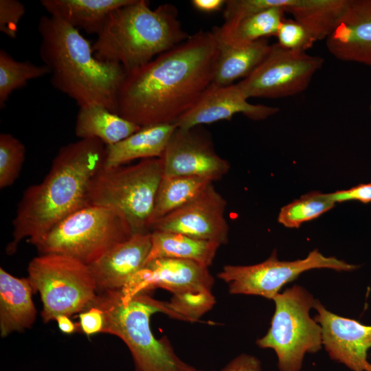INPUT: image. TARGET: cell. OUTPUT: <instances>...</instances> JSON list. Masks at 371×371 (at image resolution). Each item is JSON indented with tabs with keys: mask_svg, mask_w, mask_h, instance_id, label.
I'll return each mask as SVG.
<instances>
[{
	"mask_svg": "<svg viewBox=\"0 0 371 371\" xmlns=\"http://www.w3.org/2000/svg\"><path fill=\"white\" fill-rule=\"evenodd\" d=\"M217 57L212 31L190 36L126 72L117 91L116 114L141 127L175 124L212 83Z\"/></svg>",
	"mask_w": 371,
	"mask_h": 371,
	"instance_id": "6da1fadb",
	"label": "cell"
},
{
	"mask_svg": "<svg viewBox=\"0 0 371 371\" xmlns=\"http://www.w3.org/2000/svg\"><path fill=\"white\" fill-rule=\"evenodd\" d=\"M105 146L98 139H81L59 149L44 179L29 186L19 203L8 254L25 238L35 246L61 221L89 205V185L103 165Z\"/></svg>",
	"mask_w": 371,
	"mask_h": 371,
	"instance_id": "7a4b0ae2",
	"label": "cell"
},
{
	"mask_svg": "<svg viewBox=\"0 0 371 371\" xmlns=\"http://www.w3.org/2000/svg\"><path fill=\"white\" fill-rule=\"evenodd\" d=\"M39 54L50 71V82L79 107L99 104L116 113L117 95L126 71L120 64L103 61L92 45L63 20L43 15L38 21Z\"/></svg>",
	"mask_w": 371,
	"mask_h": 371,
	"instance_id": "3957f363",
	"label": "cell"
},
{
	"mask_svg": "<svg viewBox=\"0 0 371 371\" xmlns=\"http://www.w3.org/2000/svg\"><path fill=\"white\" fill-rule=\"evenodd\" d=\"M189 36L174 5L165 3L152 10L148 1L133 0L109 15L92 47L97 58L120 64L128 72Z\"/></svg>",
	"mask_w": 371,
	"mask_h": 371,
	"instance_id": "277c9868",
	"label": "cell"
},
{
	"mask_svg": "<svg viewBox=\"0 0 371 371\" xmlns=\"http://www.w3.org/2000/svg\"><path fill=\"white\" fill-rule=\"evenodd\" d=\"M90 306H97L104 314L102 333L115 335L126 344L135 371H197L177 356L166 337L158 339L152 333L153 314L159 312L174 317L168 302L146 293L128 296L117 290L97 293Z\"/></svg>",
	"mask_w": 371,
	"mask_h": 371,
	"instance_id": "5b68a950",
	"label": "cell"
},
{
	"mask_svg": "<svg viewBox=\"0 0 371 371\" xmlns=\"http://www.w3.org/2000/svg\"><path fill=\"white\" fill-rule=\"evenodd\" d=\"M162 176L161 158L142 159L133 165L115 168L102 166L89 185L87 203L116 212L133 234L150 232Z\"/></svg>",
	"mask_w": 371,
	"mask_h": 371,
	"instance_id": "8992f818",
	"label": "cell"
},
{
	"mask_svg": "<svg viewBox=\"0 0 371 371\" xmlns=\"http://www.w3.org/2000/svg\"><path fill=\"white\" fill-rule=\"evenodd\" d=\"M214 280L208 267L194 261L161 258L147 262L121 289L126 295L157 288L170 291L174 318L195 322L215 303Z\"/></svg>",
	"mask_w": 371,
	"mask_h": 371,
	"instance_id": "52a82bcc",
	"label": "cell"
},
{
	"mask_svg": "<svg viewBox=\"0 0 371 371\" xmlns=\"http://www.w3.org/2000/svg\"><path fill=\"white\" fill-rule=\"evenodd\" d=\"M133 234L114 210L87 205L61 221L35 247L40 254L64 255L89 265Z\"/></svg>",
	"mask_w": 371,
	"mask_h": 371,
	"instance_id": "ba28073f",
	"label": "cell"
},
{
	"mask_svg": "<svg viewBox=\"0 0 371 371\" xmlns=\"http://www.w3.org/2000/svg\"><path fill=\"white\" fill-rule=\"evenodd\" d=\"M272 300L276 308L271 326L256 344L275 351L280 371H300L305 355L319 351L322 346V327L309 313L316 300L298 285Z\"/></svg>",
	"mask_w": 371,
	"mask_h": 371,
	"instance_id": "9c48e42d",
	"label": "cell"
},
{
	"mask_svg": "<svg viewBox=\"0 0 371 371\" xmlns=\"http://www.w3.org/2000/svg\"><path fill=\"white\" fill-rule=\"evenodd\" d=\"M27 273L33 293L40 294L45 323L81 313L97 295L89 266L69 256L40 254L30 262Z\"/></svg>",
	"mask_w": 371,
	"mask_h": 371,
	"instance_id": "30bf717a",
	"label": "cell"
},
{
	"mask_svg": "<svg viewBox=\"0 0 371 371\" xmlns=\"http://www.w3.org/2000/svg\"><path fill=\"white\" fill-rule=\"evenodd\" d=\"M358 268L335 257H326L315 249L304 259L281 261L276 251L265 261L252 265H225L217 276L228 285L232 294L262 296L272 300L287 283L304 271L330 269L350 271Z\"/></svg>",
	"mask_w": 371,
	"mask_h": 371,
	"instance_id": "8fae6325",
	"label": "cell"
},
{
	"mask_svg": "<svg viewBox=\"0 0 371 371\" xmlns=\"http://www.w3.org/2000/svg\"><path fill=\"white\" fill-rule=\"evenodd\" d=\"M324 58L305 52L283 48L277 43L261 63L247 78L238 82L248 98H278L304 91Z\"/></svg>",
	"mask_w": 371,
	"mask_h": 371,
	"instance_id": "7c38bea8",
	"label": "cell"
},
{
	"mask_svg": "<svg viewBox=\"0 0 371 371\" xmlns=\"http://www.w3.org/2000/svg\"><path fill=\"white\" fill-rule=\"evenodd\" d=\"M226 204L212 183L192 201L155 221L150 232H175L220 245L226 244L229 234Z\"/></svg>",
	"mask_w": 371,
	"mask_h": 371,
	"instance_id": "4fadbf2b",
	"label": "cell"
},
{
	"mask_svg": "<svg viewBox=\"0 0 371 371\" xmlns=\"http://www.w3.org/2000/svg\"><path fill=\"white\" fill-rule=\"evenodd\" d=\"M196 127L177 128L163 156V175L196 176L217 181L227 173L229 163L217 155L212 142Z\"/></svg>",
	"mask_w": 371,
	"mask_h": 371,
	"instance_id": "5bb4252c",
	"label": "cell"
},
{
	"mask_svg": "<svg viewBox=\"0 0 371 371\" xmlns=\"http://www.w3.org/2000/svg\"><path fill=\"white\" fill-rule=\"evenodd\" d=\"M314 308V319L322 327V345L329 357L352 371H371L368 359L371 325L334 314L317 300Z\"/></svg>",
	"mask_w": 371,
	"mask_h": 371,
	"instance_id": "9a60e30c",
	"label": "cell"
},
{
	"mask_svg": "<svg viewBox=\"0 0 371 371\" xmlns=\"http://www.w3.org/2000/svg\"><path fill=\"white\" fill-rule=\"evenodd\" d=\"M238 83L227 86L211 84L196 103L175 123L178 128L189 129L201 124L230 120L242 113L253 120H261L279 111V108L248 102Z\"/></svg>",
	"mask_w": 371,
	"mask_h": 371,
	"instance_id": "2e32d148",
	"label": "cell"
},
{
	"mask_svg": "<svg viewBox=\"0 0 371 371\" xmlns=\"http://www.w3.org/2000/svg\"><path fill=\"white\" fill-rule=\"evenodd\" d=\"M150 247V232L134 234L88 265L97 293L121 290L145 265Z\"/></svg>",
	"mask_w": 371,
	"mask_h": 371,
	"instance_id": "e0dca14e",
	"label": "cell"
},
{
	"mask_svg": "<svg viewBox=\"0 0 371 371\" xmlns=\"http://www.w3.org/2000/svg\"><path fill=\"white\" fill-rule=\"evenodd\" d=\"M326 45L337 59L371 66V0H348Z\"/></svg>",
	"mask_w": 371,
	"mask_h": 371,
	"instance_id": "ac0fdd59",
	"label": "cell"
},
{
	"mask_svg": "<svg viewBox=\"0 0 371 371\" xmlns=\"http://www.w3.org/2000/svg\"><path fill=\"white\" fill-rule=\"evenodd\" d=\"M32 289L27 278H19L0 268V334L30 328L36 317Z\"/></svg>",
	"mask_w": 371,
	"mask_h": 371,
	"instance_id": "d6986e66",
	"label": "cell"
},
{
	"mask_svg": "<svg viewBox=\"0 0 371 371\" xmlns=\"http://www.w3.org/2000/svg\"><path fill=\"white\" fill-rule=\"evenodd\" d=\"M177 128L173 124L142 127L122 141L106 146L102 166L115 168L138 159L161 158Z\"/></svg>",
	"mask_w": 371,
	"mask_h": 371,
	"instance_id": "ffe728a7",
	"label": "cell"
},
{
	"mask_svg": "<svg viewBox=\"0 0 371 371\" xmlns=\"http://www.w3.org/2000/svg\"><path fill=\"white\" fill-rule=\"evenodd\" d=\"M215 38L218 57L212 84L218 86L231 85L238 79L247 78L265 59L271 48L267 38L234 45Z\"/></svg>",
	"mask_w": 371,
	"mask_h": 371,
	"instance_id": "44dd1931",
	"label": "cell"
},
{
	"mask_svg": "<svg viewBox=\"0 0 371 371\" xmlns=\"http://www.w3.org/2000/svg\"><path fill=\"white\" fill-rule=\"evenodd\" d=\"M133 0H41L49 15L59 18L76 29L98 34L109 15Z\"/></svg>",
	"mask_w": 371,
	"mask_h": 371,
	"instance_id": "7402d4cb",
	"label": "cell"
},
{
	"mask_svg": "<svg viewBox=\"0 0 371 371\" xmlns=\"http://www.w3.org/2000/svg\"><path fill=\"white\" fill-rule=\"evenodd\" d=\"M142 127L99 104L79 107L75 134L81 139H98L105 146L126 138Z\"/></svg>",
	"mask_w": 371,
	"mask_h": 371,
	"instance_id": "603a6c76",
	"label": "cell"
},
{
	"mask_svg": "<svg viewBox=\"0 0 371 371\" xmlns=\"http://www.w3.org/2000/svg\"><path fill=\"white\" fill-rule=\"evenodd\" d=\"M150 233L151 247L146 262L169 258L192 260L208 267L221 246L216 243L175 232L155 230Z\"/></svg>",
	"mask_w": 371,
	"mask_h": 371,
	"instance_id": "cb8c5ba5",
	"label": "cell"
},
{
	"mask_svg": "<svg viewBox=\"0 0 371 371\" xmlns=\"http://www.w3.org/2000/svg\"><path fill=\"white\" fill-rule=\"evenodd\" d=\"M347 3L348 0H287L284 10L317 41L330 34Z\"/></svg>",
	"mask_w": 371,
	"mask_h": 371,
	"instance_id": "d4e9b609",
	"label": "cell"
},
{
	"mask_svg": "<svg viewBox=\"0 0 371 371\" xmlns=\"http://www.w3.org/2000/svg\"><path fill=\"white\" fill-rule=\"evenodd\" d=\"M286 0H280L278 5L249 16L227 32L215 27L212 32L221 41L238 45L276 35L282 22L285 19L284 7Z\"/></svg>",
	"mask_w": 371,
	"mask_h": 371,
	"instance_id": "484cf974",
	"label": "cell"
},
{
	"mask_svg": "<svg viewBox=\"0 0 371 371\" xmlns=\"http://www.w3.org/2000/svg\"><path fill=\"white\" fill-rule=\"evenodd\" d=\"M214 181L196 176H162L156 194L151 225L197 196Z\"/></svg>",
	"mask_w": 371,
	"mask_h": 371,
	"instance_id": "4316f807",
	"label": "cell"
},
{
	"mask_svg": "<svg viewBox=\"0 0 371 371\" xmlns=\"http://www.w3.org/2000/svg\"><path fill=\"white\" fill-rule=\"evenodd\" d=\"M44 65H36L30 61H18L9 53L0 49V108L3 109L10 94L25 87L29 80L49 75Z\"/></svg>",
	"mask_w": 371,
	"mask_h": 371,
	"instance_id": "83f0119b",
	"label": "cell"
},
{
	"mask_svg": "<svg viewBox=\"0 0 371 371\" xmlns=\"http://www.w3.org/2000/svg\"><path fill=\"white\" fill-rule=\"evenodd\" d=\"M335 205L328 194L313 191L282 207L278 221L286 227L298 228L303 223L319 217Z\"/></svg>",
	"mask_w": 371,
	"mask_h": 371,
	"instance_id": "f1b7e54d",
	"label": "cell"
},
{
	"mask_svg": "<svg viewBox=\"0 0 371 371\" xmlns=\"http://www.w3.org/2000/svg\"><path fill=\"white\" fill-rule=\"evenodd\" d=\"M25 157L23 144L10 133L0 134V188L12 186L18 178Z\"/></svg>",
	"mask_w": 371,
	"mask_h": 371,
	"instance_id": "f546056e",
	"label": "cell"
},
{
	"mask_svg": "<svg viewBox=\"0 0 371 371\" xmlns=\"http://www.w3.org/2000/svg\"><path fill=\"white\" fill-rule=\"evenodd\" d=\"M276 36L279 45L293 51L306 52L316 42L302 25L291 19L282 22Z\"/></svg>",
	"mask_w": 371,
	"mask_h": 371,
	"instance_id": "4dcf8cb0",
	"label": "cell"
},
{
	"mask_svg": "<svg viewBox=\"0 0 371 371\" xmlns=\"http://www.w3.org/2000/svg\"><path fill=\"white\" fill-rule=\"evenodd\" d=\"M24 5L17 0H0V32L8 37H16L18 25L25 14Z\"/></svg>",
	"mask_w": 371,
	"mask_h": 371,
	"instance_id": "1f68e13d",
	"label": "cell"
},
{
	"mask_svg": "<svg viewBox=\"0 0 371 371\" xmlns=\"http://www.w3.org/2000/svg\"><path fill=\"white\" fill-rule=\"evenodd\" d=\"M80 328L87 336L102 333L104 324L101 309L90 306L79 313Z\"/></svg>",
	"mask_w": 371,
	"mask_h": 371,
	"instance_id": "d6a6232c",
	"label": "cell"
},
{
	"mask_svg": "<svg viewBox=\"0 0 371 371\" xmlns=\"http://www.w3.org/2000/svg\"><path fill=\"white\" fill-rule=\"evenodd\" d=\"M328 196L334 203L357 201L369 203H371V183H361L350 189L329 193Z\"/></svg>",
	"mask_w": 371,
	"mask_h": 371,
	"instance_id": "836d02e7",
	"label": "cell"
},
{
	"mask_svg": "<svg viewBox=\"0 0 371 371\" xmlns=\"http://www.w3.org/2000/svg\"><path fill=\"white\" fill-rule=\"evenodd\" d=\"M220 371H262V366L257 357L243 353L234 358Z\"/></svg>",
	"mask_w": 371,
	"mask_h": 371,
	"instance_id": "e575fe53",
	"label": "cell"
},
{
	"mask_svg": "<svg viewBox=\"0 0 371 371\" xmlns=\"http://www.w3.org/2000/svg\"><path fill=\"white\" fill-rule=\"evenodd\" d=\"M193 7L204 12H212L220 10L225 4L224 0H192Z\"/></svg>",
	"mask_w": 371,
	"mask_h": 371,
	"instance_id": "d590c367",
	"label": "cell"
},
{
	"mask_svg": "<svg viewBox=\"0 0 371 371\" xmlns=\"http://www.w3.org/2000/svg\"><path fill=\"white\" fill-rule=\"evenodd\" d=\"M55 320L58 323L60 330L65 334H71L76 330L75 324L70 319L69 316L60 315Z\"/></svg>",
	"mask_w": 371,
	"mask_h": 371,
	"instance_id": "8d00e7d4",
	"label": "cell"
},
{
	"mask_svg": "<svg viewBox=\"0 0 371 371\" xmlns=\"http://www.w3.org/2000/svg\"><path fill=\"white\" fill-rule=\"evenodd\" d=\"M370 111H371V104H370Z\"/></svg>",
	"mask_w": 371,
	"mask_h": 371,
	"instance_id": "74e56055",
	"label": "cell"
}]
</instances>
